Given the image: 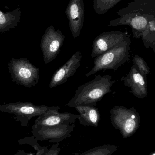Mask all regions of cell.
<instances>
[{"instance_id":"1","label":"cell","mask_w":155,"mask_h":155,"mask_svg":"<svg viewBox=\"0 0 155 155\" xmlns=\"http://www.w3.org/2000/svg\"><path fill=\"white\" fill-rule=\"evenodd\" d=\"M116 81L112 80L110 75H96L93 80L77 88L67 106L71 107L77 105L96 107L97 102L101 101L106 94L112 92V87Z\"/></svg>"},{"instance_id":"2","label":"cell","mask_w":155,"mask_h":155,"mask_svg":"<svg viewBox=\"0 0 155 155\" xmlns=\"http://www.w3.org/2000/svg\"><path fill=\"white\" fill-rule=\"evenodd\" d=\"M131 41L130 36L117 46L104 53L96 56L94 60L93 69L86 74L87 77L103 70L116 71L130 61Z\"/></svg>"},{"instance_id":"3","label":"cell","mask_w":155,"mask_h":155,"mask_svg":"<svg viewBox=\"0 0 155 155\" xmlns=\"http://www.w3.org/2000/svg\"><path fill=\"white\" fill-rule=\"evenodd\" d=\"M110 114L113 127L120 131L124 138L133 136L140 127L141 117L133 106L129 109L123 106H115Z\"/></svg>"},{"instance_id":"4","label":"cell","mask_w":155,"mask_h":155,"mask_svg":"<svg viewBox=\"0 0 155 155\" xmlns=\"http://www.w3.org/2000/svg\"><path fill=\"white\" fill-rule=\"evenodd\" d=\"M8 69L12 81L17 84L31 88L38 84L40 70L26 58L12 57L8 63Z\"/></svg>"},{"instance_id":"5","label":"cell","mask_w":155,"mask_h":155,"mask_svg":"<svg viewBox=\"0 0 155 155\" xmlns=\"http://www.w3.org/2000/svg\"><path fill=\"white\" fill-rule=\"evenodd\" d=\"M55 106L35 105L32 103H16L0 104V111L14 115L13 118L21 123L22 127H27L29 121L34 117L39 116Z\"/></svg>"},{"instance_id":"6","label":"cell","mask_w":155,"mask_h":155,"mask_svg":"<svg viewBox=\"0 0 155 155\" xmlns=\"http://www.w3.org/2000/svg\"><path fill=\"white\" fill-rule=\"evenodd\" d=\"M75 127V124L50 127L33 125L32 127V133L37 141L48 140L50 143H58L70 137Z\"/></svg>"},{"instance_id":"7","label":"cell","mask_w":155,"mask_h":155,"mask_svg":"<svg viewBox=\"0 0 155 155\" xmlns=\"http://www.w3.org/2000/svg\"><path fill=\"white\" fill-rule=\"evenodd\" d=\"M64 40L65 36L59 30L55 31L53 27L47 29L42 38L40 45L45 63H50L56 58Z\"/></svg>"},{"instance_id":"8","label":"cell","mask_w":155,"mask_h":155,"mask_svg":"<svg viewBox=\"0 0 155 155\" xmlns=\"http://www.w3.org/2000/svg\"><path fill=\"white\" fill-rule=\"evenodd\" d=\"M129 35L120 31L104 32L98 35L93 41L91 57L95 58L113 49L126 40Z\"/></svg>"},{"instance_id":"9","label":"cell","mask_w":155,"mask_h":155,"mask_svg":"<svg viewBox=\"0 0 155 155\" xmlns=\"http://www.w3.org/2000/svg\"><path fill=\"white\" fill-rule=\"evenodd\" d=\"M61 107L55 106L52 109L38 116L35 121L34 125L50 127L59 125L74 124L78 117V115L71 113H59Z\"/></svg>"},{"instance_id":"10","label":"cell","mask_w":155,"mask_h":155,"mask_svg":"<svg viewBox=\"0 0 155 155\" xmlns=\"http://www.w3.org/2000/svg\"><path fill=\"white\" fill-rule=\"evenodd\" d=\"M82 53L76 52L71 58L54 74L49 84L50 88H52L67 82L70 77L74 75L81 65Z\"/></svg>"},{"instance_id":"11","label":"cell","mask_w":155,"mask_h":155,"mask_svg":"<svg viewBox=\"0 0 155 155\" xmlns=\"http://www.w3.org/2000/svg\"><path fill=\"white\" fill-rule=\"evenodd\" d=\"M121 80L124 85L131 88L130 92L139 99H143L148 94L147 77L143 76L134 65L131 67L126 77L123 76Z\"/></svg>"},{"instance_id":"12","label":"cell","mask_w":155,"mask_h":155,"mask_svg":"<svg viewBox=\"0 0 155 155\" xmlns=\"http://www.w3.org/2000/svg\"><path fill=\"white\" fill-rule=\"evenodd\" d=\"M66 10L70 30L74 39L80 35L84 21L83 0H71Z\"/></svg>"},{"instance_id":"13","label":"cell","mask_w":155,"mask_h":155,"mask_svg":"<svg viewBox=\"0 0 155 155\" xmlns=\"http://www.w3.org/2000/svg\"><path fill=\"white\" fill-rule=\"evenodd\" d=\"M74 107L79 113L77 119L81 125L84 126H98L101 119V115L96 107L77 105Z\"/></svg>"},{"instance_id":"14","label":"cell","mask_w":155,"mask_h":155,"mask_svg":"<svg viewBox=\"0 0 155 155\" xmlns=\"http://www.w3.org/2000/svg\"><path fill=\"white\" fill-rule=\"evenodd\" d=\"M155 20L149 22L147 28L141 35L144 45L147 49L152 48L155 53Z\"/></svg>"},{"instance_id":"15","label":"cell","mask_w":155,"mask_h":155,"mask_svg":"<svg viewBox=\"0 0 155 155\" xmlns=\"http://www.w3.org/2000/svg\"><path fill=\"white\" fill-rule=\"evenodd\" d=\"M115 145L105 144L92 148L78 155H112L118 150Z\"/></svg>"},{"instance_id":"16","label":"cell","mask_w":155,"mask_h":155,"mask_svg":"<svg viewBox=\"0 0 155 155\" xmlns=\"http://www.w3.org/2000/svg\"><path fill=\"white\" fill-rule=\"evenodd\" d=\"M18 143L20 145H29L32 146L36 151V155H44L48 152L49 149L45 147H42L40 145L36 138L33 136L30 137H25L18 141Z\"/></svg>"},{"instance_id":"17","label":"cell","mask_w":155,"mask_h":155,"mask_svg":"<svg viewBox=\"0 0 155 155\" xmlns=\"http://www.w3.org/2000/svg\"><path fill=\"white\" fill-rule=\"evenodd\" d=\"M133 65L135 66L139 72L145 77L150 73L149 66L144 60L139 55L136 54L133 58Z\"/></svg>"},{"instance_id":"18","label":"cell","mask_w":155,"mask_h":155,"mask_svg":"<svg viewBox=\"0 0 155 155\" xmlns=\"http://www.w3.org/2000/svg\"><path fill=\"white\" fill-rule=\"evenodd\" d=\"M120 1L121 0H96V2L94 3L96 4V6L98 8L97 10L100 8L99 12L102 11V13H104Z\"/></svg>"},{"instance_id":"19","label":"cell","mask_w":155,"mask_h":155,"mask_svg":"<svg viewBox=\"0 0 155 155\" xmlns=\"http://www.w3.org/2000/svg\"><path fill=\"white\" fill-rule=\"evenodd\" d=\"M59 143L53 145L51 148L48 150V152L44 155H59L61 150V148L59 147Z\"/></svg>"},{"instance_id":"20","label":"cell","mask_w":155,"mask_h":155,"mask_svg":"<svg viewBox=\"0 0 155 155\" xmlns=\"http://www.w3.org/2000/svg\"><path fill=\"white\" fill-rule=\"evenodd\" d=\"M25 153L23 150H19L16 154L14 155H25Z\"/></svg>"},{"instance_id":"21","label":"cell","mask_w":155,"mask_h":155,"mask_svg":"<svg viewBox=\"0 0 155 155\" xmlns=\"http://www.w3.org/2000/svg\"><path fill=\"white\" fill-rule=\"evenodd\" d=\"M25 155H35V153H25Z\"/></svg>"},{"instance_id":"22","label":"cell","mask_w":155,"mask_h":155,"mask_svg":"<svg viewBox=\"0 0 155 155\" xmlns=\"http://www.w3.org/2000/svg\"><path fill=\"white\" fill-rule=\"evenodd\" d=\"M149 155H155V152H152V153H151Z\"/></svg>"}]
</instances>
